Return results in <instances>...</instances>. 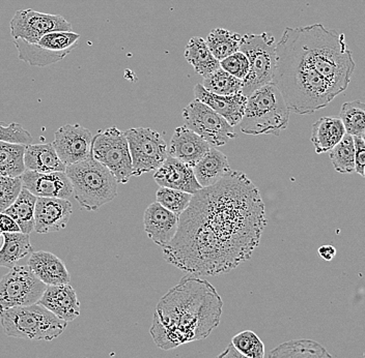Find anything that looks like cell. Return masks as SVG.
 Wrapping results in <instances>:
<instances>
[{
  "label": "cell",
  "mask_w": 365,
  "mask_h": 358,
  "mask_svg": "<svg viewBox=\"0 0 365 358\" xmlns=\"http://www.w3.org/2000/svg\"><path fill=\"white\" fill-rule=\"evenodd\" d=\"M38 198L26 189L22 188L15 202L4 211L18 225L22 233L31 234L34 230V211Z\"/></svg>",
  "instance_id": "f546056e"
},
{
  "label": "cell",
  "mask_w": 365,
  "mask_h": 358,
  "mask_svg": "<svg viewBox=\"0 0 365 358\" xmlns=\"http://www.w3.org/2000/svg\"><path fill=\"white\" fill-rule=\"evenodd\" d=\"M240 51L247 56L250 70L243 80L242 93L245 97L267 84L273 83L276 72V42L272 33L245 34Z\"/></svg>",
  "instance_id": "ba28073f"
},
{
  "label": "cell",
  "mask_w": 365,
  "mask_h": 358,
  "mask_svg": "<svg viewBox=\"0 0 365 358\" xmlns=\"http://www.w3.org/2000/svg\"><path fill=\"white\" fill-rule=\"evenodd\" d=\"M216 358H248L246 357L245 355L242 354V353H240L238 350H237L236 348L234 347V346L230 344V345H228L227 349H225V351H223L222 353H220V354L218 355Z\"/></svg>",
  "instance_id": "ee69618b"
},
{
  "label": "cell",
  "mask_w": 365,
  "mask_h": 358,
  "mask_svg": "<svg viewBox=\"0 0 365 358\" xmlns=\"http://www.w3.org/2000/svg\"><path fill=\"white\" fill-rule=\"evenodd\" d=\"M361 138L364 139V143H365V132L364 134L361 135Z\"/></svg>",
  "instance_id": "bcb514c9"
},
{
  "label": "cell",
  "mask_w": 365,
  "mask_h": 358,
  "mask_svg": "<svg viewBox=\"0 0 365 358\" xmlns=\"http://www.w3.org/2000/svg\"><path fill=\"white\" fill-rule=\"evenodd\" d=\"M93 134L80 125H66L54 134L52 142L66 166L80 163L91 157Z\"/></svg>",
  "instance_id": "9a60e30c"
},
{
  "label": "cell",
  "mask_w": 365,
  "mask_h": 358,
  "mask_svg": "<svg viewBox=\"0 0 365 358\" xmlns=\"http://www.w3.org/2000/svg\"><path fill=\"white\" fill-rule=\"evenodd\" d=\"M2 245H4V233L0 232V248H1Z\"/></svg>",
  "instance_id": "f6af8a7d"
},
{
  "label": "cell",
  "mask_w": 365,
  "mask_h": 358,
  "mask_svg": "<svg viewBox=\"0 0 365 358\" xmlns=\"http://www.w3.org/2000/svg\"><path fill=\"white\" fill-rule=\"evenodd\" d=\"M242 36H243L232 33L227 29L216 28L207 34L205 43L217 60L221 61L240 51Z\"/></svg>",
  "instance_id": "4dcf8cb0"
},
{
  "label": "cell",
  "mask_w": 365,
  "mask_h": 358,
  "mask_svg": "<svg viewBox=\"0 0 365 358\" xmlns=\"http://www.w3.org/2000/svg\"><path fill=\"white\" fill-rule=\"evenodd\" d=\"M23 188L36 198L68 199L73 186L66 172L41 173L26 170L21 175Z\"/></svg>",
  "instance_id": "e0dca14e"
},
{
  "label": "cell",
  "mask_w": 365,
  "mask_h": 358,
  "mask_svg": "<svg viewBox=\"0 0 365 358\" xmlns=\"http://www.w3.org/2000/svg\"><path fill=\"white\" fill-rule=\"evenodd\" d=\"M202 85L205 90L215 95H234L242 93L243 81L232 76L220 68L205 77Z\"/></svg>",
  "instance_id": "836d02e7"
},
{
  "label": "cell",
  "mask_w": 365,
  "mask_h": 358,
  "mask_svg": "<svg viewBox=\"0 0 365 358\" xmlns=\"http://www.w3.org/2000/svg\"><path fill=\"white\" fill-rule=\"evenodd\" d=\"M80 36L73 31H54L45 34L36 43L14 40L18 58L31 67H46L63 60L76 48Z\"/></svg>",
  "instance_id": "30bf717a"
},
{
  "label": "cell",
  "mask_w": 365,
  "mask_h": 358,
  "mask_svg": "<svg viewBox=\"0 0 365 358\" xmlns=\"http://www.w3.org/2000/svg\"><path fill=\"white\" fill-rule=\"evenodd\" d=\"M125 135L131 154L133 177L156 171L170 156L163 137L150 127H134L125 131Z\"/></svg>",
  "instance_id": "8fae6325"
},
{
  "label": "cell",
  "mask_w": 365,
  "mask_h": 358,
  "mask_svg": "<svg viewBox=\"0 0 365 358\" xmlns=\"http://www.w3.org/2000/svg\"><path fill=\"white\" fill-rule=\"evenodd\" d=\"M33 253L29 234L4 233V245L0 248V268H14L20 260Z\"/></svg>",
  "instance_id": "83f0119b"
},
{
  "label": "cell",
  "mask_w": 365,
  "mask_h": 358,
  "mask_svg": "<svg viewBox=\"0 0 365 358\" xmlns=\"http://www.w3.org/2000/svg\"><path fill=\"white\" fill-rule=\"evenodd\" d=\"M14 40L36 43L45 34L54 31H72V25L63 16L29 10L17 11L10 23Z\"/></svg>",
  "instance_id": "5bb4252c"
},
{
  "label": "cell",
  "mask_w": 365,
  "mask_h": 358,
  "mask_svg": "<svg viewBox=\"0 0 365 358\" xmlns=\"http://www.w3.org/2000/svg\"><path fill=\"white\" fill-rule=\"evenodd\" d=\"M0 323L6 336L31 341H52L68 326L40 303L0 311Z\"/></svg>",
  "instance_id": "52a82bcc"
},
{
  "label": "cell",
  "mask_w": 365,
  "mask_h": 358,
  "mask_svg": "<svg viewBox=\"0 0 365 358\" xmlns=\"http://www.w3.org/2000/svg\"><path fill=\"white\" fill-rule=\"evenodd\" d=\"M192 194L186 191L173 190V189L160 188L156 193V202L177 216H181L190 204Z\"/></svg>",
  "instance_id": "d590c367"
},
{
  "label": "cell",
  "mask_w": 365,
  "mask_h": 358,
  "mask_svg": "<svg viewBox=\"0 0 365 358\" xmlns=\"http://www.w3.org/2000/svg\"><path fill=\"white\" fill-rule=\"evenodd\" d=\"M318 253L322 259L325 260V261L330 262L334 259L335 256H336L337 251L333 246L324 245L319 246Z\"/></svg>",
  "instance_id": "7bdbcfd3"
},
{
  "label": "cell",
  "mask_w": 365,
  "mask_h": 358,
  "mask_svg": "<svg viewBox=\"0 0 365 358\" xmlns=\"http://www.w3.org/2000/svg\"><path fill=\"white\" fill-rule=\"evenodd\" d=\"M185 125L205 139L212 147H219L236 139L234 127L215 111L194 100L182 112Z\"/></svg>",
  "instance_id": "4fadbf2b"
},
{
  "label": "cell",
  "mask_w": 365,
  "mask_h": 358,
  "mask_svg": "<svg viewBox=\"0 0 365 358\" xmlns=\"http://www.w3.org/2000/svg\"><path fill=\"white\" fill-rule=\"evenodd\" d=\"M220 68L232 76L243 81L250 70V63L247 56L243 52L238 51L220 61Z\"/></svg>",
  "instance_id": "f35d334b"
},
{
  "label": "cell",
  "mask_w": 365,
  "mask_h": 358,
  "mask_svg": "<svg viewBox=\"0 0 365 358\" xmlns=\"http://www.w3.org/2000/svg\"><path fill=\"white\" fill-rule=\"evenodd\" d=\"M185 58L194 70L200 76L207 77L220 68V61L217 60L210 51L207 43L200 36H193L187 44L184 52Z\"/></svg>",
  "instance_id": "4316f807"
},
{
  "label": "cell",
  "mask_w": 365,
  "mask_h": 358,
  "mask_svg": "<svg viewBox=\"0 0 365 358\" xmlns=\"http://www.w3.org/2000/svg\"><path fill=\"white\" fill-rule=\"evenodd\" d=\"M330 159L333 168L341 174L355 172V143L354 137L346 134L339 144L330 150Z\"/></svg>",
  "instance_id": "d6a6232c"
},
{
  "label": "cell",
  "mask_w": 365,
  "mask_h": 358,
  "mask_svg": "<svg viewBox=\"0 0 365 358\" xmlns=\"http://www.w3.org/2000/svg\"><path fill=\"white\" fill-rule=\"evenodd\" d=\"M268 358H332L327 349L312 339H293L274 348Z\"/></svg>",
  "instance_id": "f1b7e54d"
},
{
  "label": "cell",
  "mask_w": 365,
  "mask_h": 358,
  "mask_svg": "<svg viewBox=\"0 0 365 358\" xmlns=\"http://www.w3.org/2000/svg\"><path fill=\"white\" fill-rule=\"evenodd\" d=\"M355 143V172L364 175L365 167V143L361 137H354Z\"/></svg>",
  "instance_id": "60d3db41"
},
{
  "label": "cell",
  "mask_w": 365,
  "mask_h": 358,
  "mask_svg": "<svg viewBox=\"0 0 365 358\" xmlns=\"http://www.w3.org/2000/svg\"><path fill=\"white\" fill-rule=\"evenodd\" d=\"M0 141L15 143V144L29 145L33 141V136L19 123L13 122L4 125L0 122Z\"/></svg>",
  "instance_id": "ab89813d"
},
{
  "label": "cell",
  "mask_w": 365,
  "mask_h": 358,
  "mask_svg": "<svg viewBox=\"0 0 365 358\" xmlns=\"http://www.w3.org/2000/svg\"><path fill=\"white\" fill-rule=\"evenodd\" d=\"M211 147L205 139L182 125L171 137L168 154L193 168Z\"/></svg>",
  "instance_id": "44dd1931"
},
{
  "label": "cell",
  "mask_w": 365,
  "mask_h": 358,
  "mask_svg": "<svg viewBox=\"0 0 365 358\" xmlns=\"http://www.w3.org/2000/svg\"><path fill=\"white\" fill-rule=\"evenodd\" d=\"M362 177H365V167H364V175H362Z\"/></svg>",
  "instance_id": "7dc6e473"
},
{
  "label": "cell",
  "mask_w": 365,
  "mask_h": 358,
  "mask_svg": "<svg viewBox=\"0 0 365 358\" xmlns=\"http://www.w3.org/2000/svg\"><path fill=\"white\" fill-rule=\"evenodd\" d=\"M266 226L259 189L245 173L232 170L193 194L162 252L166 262L188 275H225L250 259Z\"/></svg>",
  "instance_id": "6da1fadb"
},
{
  "label": "cell",
  "mask_w": 365,
  "mask_h": 358,
  "mask_svg": "<svg viewBox=\"0 0 365 358\" xmlns=\"http://www.w3.org/2000/svg\"><path fill=\"white\" fill-rule=\"evenodd\" d=\"M23 188L21 177H0V213L15 202Z\"/></svg>",
  "instance_id": "74e56055"
},
{
  "label": "cell",
  "mask_w": 365,
  "mask_h": 358,
  "mask_svg": "<svg viewBox=\"0 0 365 358\" xmlns=\"http://www.w3.org/2000/svg\"><path fill=\"white\" fill-rule=\"evenodd\" d=\"M273 83L279 88L291 112L309 115L325 108L339 93L300 56L287 34L276 44Z\"/></svg>",
  "instance_id": "3957f363"
},
{
  "label": "cell",
  "mask_w": 365,
  "mask_h": 358,
  "mask_svg": "<svg viewBox=\"0 0 365 358\" xmlns=\"http://www.w3.org/2000/svg\"><path fill=\"white\" fill-rule=\"evenodd\" d=\"M73 186V197L80 207L97 211L118 196V182L113 173L93 157L66 167Z\"/></svg>",
  "instance_id": "8992f818"
},
{
  "label": "cell",
  "mask_w": 365,
  "mask_h": 358,
  "mask_svg": "<svg viewBox=\"0 0 365 358\" xmlns=\"http://www.w3.org/2000/svg\"><path fill=\"white\" fill-rule=\"evenodd\" d=\"M346 133L353 137H361L365 132V102H346L342 104L339 113Z\"/></svg>",
  "instance_id": "e575fe53"
},
{
  "label": "cell",
  "mask_w": 365,
  "mask_h": 358,
  "mask_svg": "<svg viewBox=\"0 0 365 358\" xmlns=\"http://www.w3.org/2000/svg\"><path fill=\"white\" fill-rule=\"evenodd\" d=\"M38 303L66 322L76 320L80 315V302L70 284L47 286Z\"/></svg>",
  "instance_id": "7402d4cb"
},
{
  "label": "cell",
  "mask_w": 365,
  "mask_h": 358,
  "mask_svg": "<svg viewBox=\"0 0 365 358\" xmlns=\"http://www.w3.org/2000/svg\"><path fill=\"white\" fill-rule=\"evenodd\" d=\"M196 180L202 188L214 186L227 177L232 171L227 157L216 147L210 148L209 152L200 159L193 167Z\"/></svg>",
  "instance_id": "cb8c5ba5"
},
{
  "label": "cell",
  "mask_w": 365,
  "mask_h": 358,
  "mask_svg": "<svg viewBox=\"0 0 365 358\" xmlns=\"http://www.w3.org/2000/svg\"><path fill=\"white\" fill-rule=\"evenodd\" d=\"M289 114L279 88L274 83L267 84L248 95L240 130L251 136L278 137L289 125Z\"/></svg>",
  "instance_id": "5b68a950"
},
{
  "label": "cell",
  "mask_w": 365,
  "mask_h": 358,
  "mask_svg": "<svg viewBox=\"0 0 365 358\" xmlns=\"http://www.w3.org/2000/svg\"><path fill=\"white\" fill-rule=\"evenodd\" d=\"M179 219V216L164 209L158 202L152 203L143 214L145 233L153 243L164 248L177 233Z\"/></svg>",
  "instance_id": "d6986e66"
},
{
  "label": "cell",
  "mask_w": 365,
  "mask_h": 358,
  "mask_svg": "<svg viewBox=\"0 0 365 358\" xmlns=\"http://www.w3.org/2000/svg\"><path fill=\"white\" fill-rule=\"evenodd\" d=\"M25 147L26 145L0 141V177H20L26 171Z\"/></svg>",
  "instance_id": "1f68e13d"
},
{
  "label": "cell",
  "mask_w": 365,
  "mask_h": 358,
  "mask_svg": "<svg viewBox=\"0 0 365 358\" xmlns=\"http://www.w3.org/2000/svg\"><path fill=\"white\" fill-rule=\"evenodd\" d=\"M34 275L46 286L70 284L71 275L63 260L46 251L34 252L29 260Z\"/></svg>",
  "instance_id": "603a6c76"
},
{
  "label": "cell",
  "mask_w": 365,
  "mask_h": 358,
  "mask_svg": "<svg viewBox=\"0 0 365 358\" xmlns=\"http://www.w3.org/2000/svg\"><path fill=\"white\" fill-rule=\"evenodd\" d=\"M24 165L26 170L41 173L65 172L67 167L59 159L52 143L26 145Z\"/></svg>",
  "instance_id": "d4e9b609"
},
{
  "label": "cell",
  "mask_w": 365,
  "mask_h": 358,
  "mask_svg": "<svg viewBox=\"0 0 365 358\" xmlns=\"http://www.w3.org/2000/svg\"><path fill=\"white\" fill-rule=\"evenodd\" d=\"M46 288L29 266H15L0 280V311L38 303Z\"/></svg>",
  "instance_id": "7c38bea8"
},
{
  "label": "cell",
  "mask_w": 365,
  "mask_h": 358,
  "mask_svg": "<svg viewBox=\"0 0 365 358\" xmlns=\"http://www.w3.org/2000/svg\"><path fill=\"white\" fill-rule=\"evenodd\" d=\"M154 180L160 188L173 189L192 195L202 189L196 180L193 168L170 156L157 169Z\"/></svg>",
  "instance_id": "ac0fdd59"
},
{
  "label": "cell",
  "mask_w": 365,
  "mask_h": 358,
  "mask_svg": "<svg viewBox=\"0 0 365 358\" xmlns=\"http://www.w3.org/2000/svg\"><path fill=\"white\" fill-rule=\"evenodd\" d=\"M284 31L303 59L339 95L348 90L355 61L344 33L326 28L321 23L295 28L287 27Z\"/></svg>",
  "instance_id": "277c9868"
},
{
  "label": "cell",
  "mask_w": 365,
  "mask_h": 358,
  "mask_svg": "<svg viewBox=\"0 0 365 358\" xmlns=\"http://www.w3.org/2000/svg\"><path fill=\"white\" fill-rule=\"evenodd\" d=\"M91 156L105 166L120 184L133 177L129 144L124 132L111 127L93 136Z\"/></svg>",
  "instance_id": "9c48e42d"
},
{
  "label": "cell",
  "mask_w": 365,
  "mask_h": 358,
  "mask_svg": "<svg viewBox=\"0 0 365 358\" xmlns=\"http://www.w3.org/2000/svg\"><path fill=\"white\" fill-rule=\"evenodd\" d=\"M223 302L215 287L187 275L157 305L150 334L162 350L207 339L220 325Z\"/></svg>",
  "instance_id": "7a4b0ae2"
},
{
  "label": "cell",
  "mask_w": 365,
  "mask_h": 358,
  "mask_svg": "<svg viewBox=\"0 0 365 358\" xmlns=\"http://www.w3.org/2000/svg\"><path fill=\"white\" fill-rule=\"evenodd\" d=\"M346 134L341 118L326 116L319 118L312 125L310 141L314 144L317 154H326L339 144Z\"/></svg>",
  "instance_id": "484cf974"
},
{
  "label": "cell",
  "mask_w": 365,
  "mask_h": 358,
  "mask_svg": "<svg viewBox=\"0 0 365 358\" xmlns=\"http://www.w3.org/2000/svg\"><path fill=\"white\" fill-rule=\"evenodd\" d=\"M0 232L1 233H18L21 232L19 225L9 214L0 213Z\"/></svg>",
  "instance_id": "b9f144b4"
},
{
  "label": "cell",
  "mask_w": 365,
  "mask_h": 358,
  "mask_svg": "<svg viewBox=\"0 0 365 358\" xmlns=\"http://www.w3.org/2000/svg\"><path fill=\"white\" fill-rule=\"evenodd\" d=\"M195 99L209 106L212 110L222 116L232 127L240 125L245 111L247 97L240 93L234 95H219L205 90L202 84L194 88Z\"/></svg>",
  "instance_id": "ffe728a7"
},
{
  "label": "cell",
  "mask_w": 365,
  "mask_h": 358,
  "mask_svg": "<svg viewBox=\"0 0 365 358\" xmlns=\"http://www.w3.org/2000/svg\"><path fill=\"white\" fill-rule=\"evenodd\" d=\"M232 345L248 358H264V344L251 330L240 332L232 339Z\"/></svg>",
  "instance_id": "8d00e7d4"
},
{
  "label": "cell",
  "mask_w": 365,
  "mask_h": 358,
  "mask_svg": "<svg viewBox=\"0 0 365 358\" xmlns=\"http://www.w3.org/2000/svg\"><path fill=\"white\" fill-rule=\"evenodd\" d=\"M73 214L72 203L59 198H38L34 211V231L49 234L67 227Z\"/></svg>",
  "instance_id": "2e32d148"
}]
</instances>
